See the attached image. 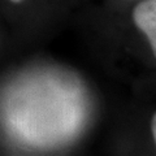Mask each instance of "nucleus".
<instances>
[{
    "label": "nucleus",
    "instance_id": "7ed1b4c3",
    "mask_svg": "<svg viewBox=\"0 0 156 156\" xmlns=\"http://www.w3.org/2000/svg\"><path fill=\"white\" fill-rule=\"evenodd\" d=\"M11 2H13V3H20V2H22V0H11Z\"/></svg>",
    "mask_w": 156,
    "mask_h": 156
},
{
    "label": "nucleus",
    "instance_id": "f257e3e1",
    "mask_svg": "<svg viewBox=\"0 0 156 156\" xmlns=\"http://www.w3.org/2000/svg\"><path fill=\"white\" fill-rule=\"evenodd\" d=\"M133 20L139 30H142L156 57V0H144L133 11Z\"/></svg>",
    "mask_w": 156,
    "mask_h": 156
},
{
    "label": "nucleus",
    "instance_id": "f03ea898",
    "mask_svg": "<svg viewBox=\"0 0 156 156\" xmlns=\"http://www.w3.org/2000/svg\"><path fill=\"white\" fill-rule=\"evenodd\" d=\"M151 128H152V135H154V139L156 142V113L152 117V121H151Z\"/></svg>",
    "mask_w": 156,
    "mask_h": 156
}]
</instances>
